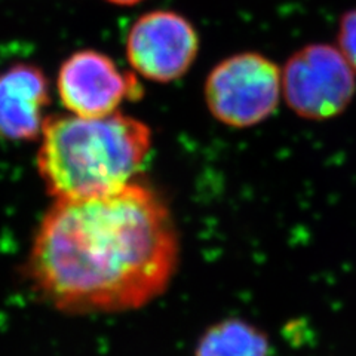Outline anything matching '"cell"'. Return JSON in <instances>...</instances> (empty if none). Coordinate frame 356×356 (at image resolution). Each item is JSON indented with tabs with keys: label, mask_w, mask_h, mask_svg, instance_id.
Wrapping results in <instances>:
<instances>
[{
	"label": "cell",
	"mask_w": 356,
	"mask_h": 356,
	"mask_svg": "<svg viewBox=\"0 0 356 356\" xmlns=\"http://www.w3.org/2000/svg\"><path fill=\"white\" fill-rule=\"evenodd\" d=\"M178 236L162 197L131 183L116 192L57 199L33 241L27 273L36 291L69 314L146 306L170 285Z\"/></svg>",
	"instance_id": "cell-1"
},
{
	"label": "cell",
	"mask_w": 356,
	"mask_h": 356,
	"mask_svg": "<svg viewBox=\"0 0 356 356\" xmlns=\"http://www.w3.org/2000/svg\"><path fill=\"white\" fill-rule=\"evenodd\" d=\"M39 140L38 171L55 200L106 195L134 183L152 149L150 128L119 111L49 116Z\"/></svg>",
	"instance_id": "cell-2"
},
{
	"label": "cell",
	"mask_w": 356,
	"mask_h": 356,
	"mask_svg": "<svg viewBox=\"0 0 356 356\" xmlns=\"http://www.w3.org/2000/svg\"><path fill=\"white\" fill-rule=\"evenodd\" d=\"M204 92L208 110L221 124L232 128L254 127L280 104L282 72L261 54H236L211 70Z\"/></svg>",
	"instance_id": "cell-3"
},
{
	"label": "cell",
	"mask_w": 356,
	"mask_h": 356,
	"mask_svg": "<svg viewBox=\"0 0 356 356\" xmlns=\"http://www.w3.org/2000/svg\"><path fill=\"white\" fill-rule=\"evenodd\" d=\"M356 91L355 70L337 48L309 44L294 52L282 70V92L296 115L325 120L343 113Z\"/></svg>",
	"instance_id": "cell-4"
},
{
	"label": "cell",
	"mask_w": 356,
	"mask_h": 356,
	"mask_svg": "<svg viewBox=\"0 0 356 356\" xmlns=\"http://www.w3.org/2000/svg\"><path fill=\"white\" fill-rule=\"evenodd\" d=\"M57 91L63 106L83 118L113 115L125 102L143 97L136 74L120 70L107 55L92 49L74 52L61 64Z\"/></svg>",
	"instance_id": "cell-5"
},
{
	"label": "cell",
	"mask_w": 356,
	"mask_h": 356,
	"mask_svg": "<svg viewBox=\"0 0 356 356\" xmlns=\"http://www.w3.org/2000/svg\"><path fill=\"white\" fill-rule=\"evenodd\" d=\"M199 38L193 24L172 10L141 15L127 38L132 69L149 81L168 83L180 79L196 60Z\"/></svg>",
	"instance_id": "cell-6"
},
{
	"label": "cell",
	"mask_w": 356,
	"mask_h": 356,
	"mask_svg": "<svg viewBox=\"0 0 356 356\" xmlns=\"http://www.w3.org/2000/svg\"><path fill=\"white\" fill-rule=\"evenodd\" d=\"M49 103V81L39 67L15 64L0 72V140H39Z\"/></svg>",
	"instance_id": "cell-7"
},
{
	"label": "cell",
	"mask_w": 356,
	"mask_h": 356,
	"mask_svg": "<svg viewBox=\"0 0 356 356\" xmlns=\"http://www.w3.org/2000/svg\"><path fill=\"white\" fill-rule=\"evenodd\" d=\"M267 336L242 319H226L209 327L196 346V356H269Z\"/></svg>",
	"instance_id": "cell-8"
},
{
	"label": "cell",
	"mask_w": 356,
	"mask_h": 356,
	"mask_svg": "<svg viewBox=\"0 0 356 356\" xmlns=\"http://www.w3.org/2000/svg\"><path fill=\"white\" fill-rule=\"evenodd\" d=\"M340 51L356 72V9L343 15L339 29Z\"/></svg>",
	"instance_id": "cell-9"
},
{
	"label": "cell",
	"mask_w": 356,
	"mask_h": 356,
	"mask_svg": "<svg viewBox=\"0 0 356 356\" xmlns=\"http://www.w3.org/2000/svg\"><path fill=\"white\" fill-rule=\"evenodd\" d=\"M107 2L119 5V6H132V5L140 3L141 0H107Z\"/></svg>",
	"instance_id": "cell-10"
}]
</instances>
